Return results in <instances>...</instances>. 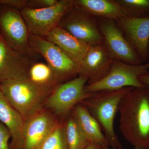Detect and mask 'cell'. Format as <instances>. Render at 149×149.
<instances>
[{
  "label": "cell",
  "mask_w": 149,
  "mask_h": 149,
  "mask_svg": "<svg viewBox=\"0 0 149 149\" xmlns=\"http://www.w3.org/2000/svg\"><path fill=\"white\" fill-rule=\"evenodd\" d=\"M119 129L134 147L149 148V87L133 88L120 101Z\"/></svg>",
  "instance_id": "obj_1"
},
{
  "label": "cell",
  "mask_w": 149,
  "mask_h": 149,
  "mask_svg": "<svg viewBox=\"0 0 149 149\" xmlns=\"http://www.w3.org/2000/svg\"><path fill=\"white\" fill-rule=\"evenodd\" d=\"M127 87L116 91H102L81 103L99 123L112 149L123 148L114 129V120L123 97L133 89Z\"/></svg>",
  "instance_id": "obj_2"
},
{
  "label": "cell",
  "mask_w": 149,
  "mask_h": 149,
  "mask_svg": "<svg viewBox=\"0 0 149 149\" xmlns=\"http://www.w3.org/2000/svg\"><path fill=\"white\" fill-rule=\"evenodd\" d=\"M55 89L37 85L28 78L0 83L3 95L24 120L40 110L43 102Z\"/></svg>",
  "instance_id": "obj_3"
},
{
  "label": "cell",
  "mask_w": 149,
  "mask_h": 149,
  "mask_svg": "<svg viewBox=\"0 0 149 149\" xmlns=\"http://www.w3.org/2000/svg\"><path fill=\"white\" fill-rule=\"evenodd\" d=\"M149 69V61L139 65H133L114 60L111 68L102 80L91 85H86V93H95L102 91H116L127 87L142 88L139 77Z\"/></svg>",
  "instance_id": "obj_4"
},
{
  "label": "cell",
  "mask_w": 149,
  "mask_h": 149,
  "mask_svg": "<svg viewBox=\"0 0 149 149\" xmlns=\"http://www.w3.org/2000/svg\"><path fill=\"white\" fill-rule=\"evenodd\" d=\"M29 44L35 53L40 54L45 59L61 83L72 80L79 74V65L45 37L30 34Z\"/></svg>",
  "instance_id": "obj_5"
},
{
  "label": "cell",
  "mask_w": 149,
  "mask_h": 149,
  "mask_svg": "<svg viewBox=\"0 0 149 149\" xmlns=\"http://www.w3.org/2000/svg\"><path fill=\"white\" fill-rule=\"evenodd\" d=\"M88 80L85 76L79 75L58 85L46 100L47 106L57 114L66 118L74 107L95 93L85 92Z\"/></svg>",
  "instance_id": "obj_6"
},
{
  "label": "cell",
  "mask_w": 149,
  "mask_h": 149,
  "mask_svg": "<svg viewBox=\"0 0 149 149\" xmlns=\"http://www.w3.org/2000/svg\"><path fill=\"white\" fill-rule=\"evenodd\" d=\"M74 6L73 0H59L47 8H25L20 10L30 34L45 37L58 26L65 14Z\"/></svg>",
  "instance_id": "obj_7"
},
{
  "label": "cell",
  "mask_w": 149,
  "mask_h": 149,
  "mask_svg": "<svg viewBox=\"0 0 149 149\" xmlns=\"http://www.w3.org/2000/svg\"><path fill=\"white\" fill-rule=\"evenodd\" d=\"M58 26L88 46L104 43L97 18L74 5L63 17Z\"/></svg>",
  "instance_id": "obj_8"
},
{
  "label": "cell",
  "mask_w": 149,
  "mask_h": 149,
  "mask_svg": "<svg viewBox=\"0 0 149 149\" xmlns=\"http://www.w3.org/2000/svg\"><path fill=\"white\" fill-rule=\"evenodd\" d=\"M0 29L11 47L31 57L35 53L29 44L30 33L18 10L10 8L3 11L0 15Z\"/></svg>",
  "instance_id": "obj_9"
},
{
  "label": "cell",
  "mask_w": 149,
  "mask_h": 149,
  "mask_svg": "<svg viewBox=\"0 0 149 149\" xmlns=\"http://www.w3.org/2000/svg\"><path fill=\"white\" fill-rule=\"evenodd\" d=\"M97 20L104 44L113 58L133 65L143 63L115 21L101 18Z\"/></svg>",
  "instance_id": "obj_10"
},
{
  "label": "cell",
  "mask_w": 149,
  "mask_h": 149,
  "mask_svg": "<svg viewBox=\"0 0 149 149\" xmlns=\"http://www.w3.org/2000/svg\"><path fill=\"white\" fill-rule=\"evenodd\" d=\"M35 62L30 56L10 47L0 32V83L28 78L29 68Z\"/></svg>",
  "instance_id": "obj_11"
},
{
  "label": "cell",
  "mask_w": 149,
  "mask_h": 149,
  "mask_svg": "<svg viewBox=\"0 0 149 149\" xmlns=\"http://www.w3.org/2000/svg\"><path fill=\"white\" fill-rule=\"evenodd\" d=\"M59 124L52 116L39 110L25 119L22 149H39Z\"/></svg>",
  "instance_id": "obj_12"
},
{
  "label": "cell",
  "mask_w": 149,
  "mask_h": 149,
  "mask_svg": "<svg viewBox=\"0 0 149 149\" xmlns=\"http://www.w3.org/2000/svg\"><path fill=\"white\" fill-rule=\"evenodd\" d=\"M115 22L143 63L149 61V17H123Z\"/></svg>",
  "instance_id": "obj_13"
},
{
  "label": "cell",
  "mask_w": 149,
  "mask_h": 149,
  "mask_svg": "<svg viewBox=\"0 0 149 149\" xmlns=\"http://www.w3.org/2000/svg\"><path fill=\"white\" fill-rule=\"evenodd\" d=\"M114 60L104 44L90 46L79 66L78 75L87 77L88 80L86 85L97 83L109 72Z\"/></svg>",
  "instance_id": "obj_14"
},
{
  "label": "cell",
  "mask_w": 149,
  "mask_h": 149,
  "mask_svg": "<svg viewBox=\"0 0 149 149\" xmlns=\"http://www.w3.org/2000/svg\"><path fill=\"white\" fill-rule=\"evenodd\" d=\"M45 37L58 47L79 66L90 47L87 44L58 26L49 32Z\"/></svg>",
  "instance_id": "obj_15"
},
{
  "label": "cell",
  "mask_w": 149,
  "mask_h": 149,
  "mask_svg": "<svg viewBox=\"0 0 149 149\" xmlns=\"http://www.w3.org/2000/svg\"><path fill=\"white\" fill-rule=\"evenodd\" d=\"M0 122L9 130L12 138L10 149H22L25 120L9 103L0 90Z\"/></svg>",
  "instance_id": "obj_16"
},
{
  "label": "cell",
  "mask_w": 149,
  "mask_h": 149,
  "mask_svg": "<svg viewBox=\"0 0 149 149\" xmlns=\"http://www.w3.org/2000/svg\"><path fill=\"white\" fill-rule=\"evenodd\" d=\"M74 5L97 18L116 21L126 17L117 0H73Z\"/></svg>",
  "instance_id": "obj_17"
},
{
  "label": "cell",
  "mask_w": 149,
  "mask_h": 149,
  "mask_svg": "<svg viewBox=\"0 0 149 149\" xmlns=\"http://www.w3.org/2000/svg\"><path fill=\"white\" fill-rule=\"evenodd\" d=\"M70 114L77 121L89 143L97 144L104 148L109 147L100 125L84 105L81 103L77 104Z\"/></svg>",
  "instance_id": "obj_18"
},
{
  "label": "cell",
  "mask_w": 149,
  "mask_h": 149,
  "mask_svg": "<svg viewBox=\"0 0 149 149\" xmlns=\"http://www.w3.org/2000/svg\"><path fill=\"white\" fill-rule=\"evenodd\" d=\"M28 79L40 86L56 88L61 84L53 70L47 64L35 62L30 67Z\"/></svg>",
  "instance_id": "obj_19"
},
{
  "label": "cell",
  "mask_w": 149,
  "mask_h": 149,
  "mask_svg": "<svg viewBox=\"0 0 149 149\" xmlns=\"http://www.w3.org/2000/svg\"><path fill=\"white\" fill-rule=\"evenodd\" d=\"M63 125L68 149H85L89 142L72 115L66 118Z\"/></svg>",
  "instance_id": "obj_20"
},
{
  "label": "cell",
  "mask_w": 149,
  "mask_h": 149,
  "mask_svg": "<svg viewBox=\"0 0 149 149\" xmlns=\"http://www.w3.org/2000/svg\"><path fill=\"white\" fill-rule=\"evenodd\" d=\"M126 17L142 18L149 17V0H117Z\"/></svg>",
  "instance_id": "obj_21"
},
{
  "label": "cell",
  "mask_w": 149,
  "mask_h": 149,
  "mask_svg": "<svg viewBox=\"0 0 149 149\" xmlns=\"http://www.w3.org/2000/svg\"><path fill=\"white\" fill-rule=\"evenodd\" d=\"M39 149H68L63 123L58 125Z\"/></svg>",
  "instance_id": "obj_22"
},
{
  "label": "cell",
  "mask_w": 149,
  "mask_h": 149,
  "mask_svg": "<svg viewBox=\"0 0 149 149\" xmlns=\"http://www.w3.org/2000/svg\"><path fill=\"white\" fill-rule=\"evenodd\" d=\"M58 0H28L27 8L32 9L47 8L54 6Z\"/></svg>",
  "instance_id": "obj_23"
},
{
  "label": "cell",
  "mask_w": 149,
  "mask_h": 149,
  "mask_svg": "<svg viewBox=\"0 0 149 149\" xmlns=\"http://www.w3.org/2000/svg\"><path fill=\"white\" fill-rule=\"evenodd\" d=\"M10 138L11 136L9 130L0 122V149H10L8 141Z\"/></svg>",
  "instance_id": "obj_24"
},
{
  "label": "cell",
  "mask_w": 149,
  "mask_h": 149,
  "mask_svg": "<svg viewBox=\"0 0 149 149\" xmlns=\"http://www.w3.org/2000/svg\"><path fill=\"white\" fill-rule=\"evenodd\" d=\"M27 4L28 0H0V4L9 6L20 10L27 8Z\"/></svg>",
  "instance_id": "obj_25"
},
{
  "label": "cell",
  "mask_w": 149,
  "mask_h": 149,
  "mask_svg": "<svg viewBox=\"0 0 149 149\" xmlns=\"http://www.w3.org/2000/svg\"><path fill=\"white\" fill-rule=\"evenodd\" d=\"M139 81L145 86L149 87V69L139 77Z\"/></svg>",
  "instance_id": "obj_26"
},
{
  "label": "cell",
  "mask_w": 149,
  "mask_h": 149,
  "mask_svg": "<svg viewBox=\"0 0 149 149\" xmlns=\"http://www.w3.org/2000/svg\"><path fill=\"white\" fill-rule=\"evenodd\" d=\"M84 149H104V148L97 144L89 143Z\"/></svg>",
  "instance_id": "obj_27"
},
{
  "label": "cell",
  "mask_w": 149,
  "mask_h": 149,
  "mask_svg": "<svg viewBox=\"0 0 149 149\" xmlns=\"http://www.w3.org/2000/svg\"><path fill=\"white\" fill-rule=\"evenodd\" d=\"M104 149H110L109 147H106V148H104ZM119 149H123V148ZM134 149H149L148 148H145V147H141V146H136L134 147Z\"/></svg>",
  "instance_id": "obj_28"
}]
</instances>
